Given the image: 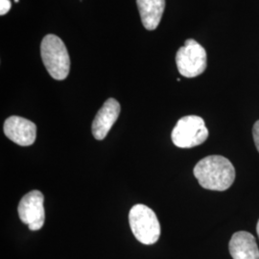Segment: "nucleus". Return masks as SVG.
<instances>
[{
    "label": "nucleus",
    "mask_w": 259,
    "mask_h": 259,
    "mask_svg": "<svg viewBox=\"0 0 259 259\" xmlns=\"http://www.w3.org/2000/svg\"><path fill=\"white\" fill-rule=\"evenodd\" d=\"M130 227L133 234L144 245H153L159 239L160 225L157 215L145 204H136L129 213Z\"/></svg>",
    "instance_id": "nucleus-3"
},
{
    "label": "nucleus",
    "mask_w": 259,
    "mask_h": 259,
    "mask_svg": "<svg viewBox=\"0 0 259 259\" xmlns=\"http://www.w3.org/2000/svg\"><path fill=\"white\" fill-rule=\"evenodd\" d=\"M3 130L5 136L19 146L32 145L37 137L36 124L16 115L6 119Z\"/></svg>",
    "instance_id": "nucleus-7"
},
{
    "label": "nucleus",
    "mask_w": 259,
    "mask_h": 259,
    "mask_svg": "<svg viewBox=\"0 0 259 259\" xmlns=\"http://www.w3.org/2000/svg\"><path fill=\"white\" fill-rule=\"evenodd\" d=\"M143 26L153 31L158 26L165 9V0H137Z\"/></svg>",
    "instance_id": "nucleus-10"
},
{
    "label": "nucleus",
    "mask_w": 259,
    "mask_h": 259,
    "mask_svg": "<svg viewBox=\"0 0 259 259\" xmlns=\"http://www.w3.org/2000/svg\"><path fill=\"white\" fill-rule=\"evenodd\" d=\"M44 195L38 190H33L25 195L19 202V218L29 230L38 231L40 230L46 220V213L44 207Z\"/></svg>",
    "instance_id": "nucleus-6"
},
{
    "label": "nucleus",
    "mask_w": 259,
    "mask_h": 259,
    "mask_svg": "<svg viewBox=\"0 0 259 259\" xmlns=\"http://www.w3.org/2000/svg\"><path fill=\"white\" fill-rule=\"evenodd\" d=\"M40 54L48 73L55 80H65L69 74L70 58L64 41L55 35L44 37Z\"/></svg>",
    "instance_id": "nucleus-2"
},
{
    "label": "nucleus",
    "mask_w": 259,
    "mask_h": 259,
    "mask_svg": "<svg viewBox=\"0 0 259 259\" xmlns=\"http://www.w3.org/2000/svg\"><path fill=\"white\" fill-rule=\"evenodd\" d=\"M252 136H253V139H254V143L256 149L259 152V120L255 122V124L253 125L252 128Z\"/></svg>",
    "instance_id": "nucleus-12"
},
{
    "label": "nucleus",
    "mask_w": 259,
    "mask_h": 259,
    "mask_svg": "<svg viewBox=\"0 0 259 259\" xmlns=\"http://www.w3.org/2000/svg\"><path fill=\"white\" fill-rule=\"evenodd\" d=\"M15 2H16V3H18V2H19V0H15Z\"/></svg>",
    "instance_id": "nucleus-14"
},
{
    "label": "nucleus",
    "mask_w": 259,
    "mask_h": 259,
    "mask_svg": "<svg viewBox=\"0 0 259 259\" xmlns=\"http://www.w3.org/2000/svg\"><path fill=\"white\" fill-rule=\"evenodd\" d=\"M171 138L179 148H193L203 144L207 139L208 130L202 117L187 115L177 122Z\"/></svg>",
    "instance_id": "nucleus-4"
},
{
    "label": "nucleus",
    "mask_w": 259,
    "mask_h": 259,
    "mask_svg": "<svg viewBox=\"0 0 259 259\" xmlns=\"http://www.w3.org/2000/svg\"><path fill=\"white\" fill-rule=\"evenodd\" d=\"M229 249L233 259H259L256 240L250 232H235L230 241Z\"/></svg>",
    "instance_id": "nucleus-9"
},
{
    "label": "nucleus",
    "mask_w": 259,
    "mask_h": 259,
    "mask_svg": "<svg viewBox=\"0 0 259 259\" xmlns=\"http://www.w3.org/2000/svg\"><path fill=\"white\" fill-rule=\"evenodd\" d=\"M120 113V104L115 99L110 98L104 103L93 122V137L102 140L107 137L111 127L116 122Z\"/></svg>",
    "instance_id": "nucleus-8"
},
{
    "label": "nucleus",
    "mask_w": 259,
    "mask_h": 259,
    "mask_svg": "<svg viewBox=\"0 0 259 259\" xmlns=\"http://www.w3.org/2000/svg\"><path fill=\"white\" fill-rule=\"evenodd\" d=\"M12 8V2L10 0H0V15H6Z\"/></svg>",
    "instance_id": "nucleus-11"
},
{
    "label": "nucleus",
    "mask_w": 259,
    "mask_h": 259,
    "mask_svg": "<svg viewBox=\"0 0 259 259\" xmlns=\"http://www.w3.org/2000/svg\"><path fill=\"white\" fill-rule=\"evenodd\" d=\"M232 162L222 156H209L201 159L194 167V176L200 185L208 190L225 191L235 180Z\"/></svg>",
    "instance_id": "nucleus-1"
},
{
    "label": "nucleus",
    "mask_w": 259,
    "mask_h": 259,
    "mask_svg": "<svg viewBox=\"0 0 259 259\" xmlns=\"http://www.w3.org/2000/svg\"><path fill=\"white\" fill-rule=\"evenodd\" d=\"M176 64L180 74L186 78H194L204 73L206 68V52L195 39L185 40L176 54Z\"/></svg>",
    "instance_id": "nucleus-5"
},
{
    "label": "nucleus",
    "mask_w": 259,
    "mask_h": 259,
    "mask_svg": "<svg viewBox=\"0 0 259 259\" xmlns=\"http://www.w3.org/2000/svg\"><path fill=\"white\" fill-rule=\"evenodd\" d=\"M256 232H257V234H258L259 237V220L258 223H257V227H256Z\"/></svg>",
    "instance_id": "nucleus-13"
}]
</instances>
